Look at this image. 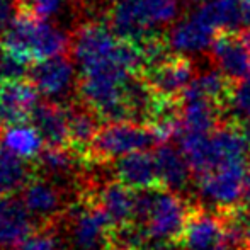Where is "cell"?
I'll use <instances>...</instances> for the list:
<instances>
[{
	"instance_id": "d6986e66",
	"label": "cell",
	"mask_w": 250,
	"mask_h": 250,
	"mask_svg": "<svg viewBox=\"0 0 250 250\" xmlns=\"http://www.w3.org/2000/svg\"><path fill=\"white\" fill-rule=\"evenodd\" d=\"M155 160H157L160 184H164L172 192L188 188L189 175L192 170L181 150L170 145H162L155 151Z\"/></svg>"
},
{
	"instance_id": "8992f818",
	"label": "cell",
	"mask_w": 250,
	"mask_h": 250,
	"mask_svg": "<svg viewBox=\"0 0 250 250\" xmlns=\"http://www.w3.org/2000/svg\"><path fill=\"white\" fill-rule=\"evenodd\" d=\"M247 165H231L216 168L206 175L198 177L199 196L206 203L221 209L233 208L245 196V174Z\"/></svg>"
},
{
	"instance_id": "7c38bea8",
	"label": "cell",
	"mask_w": 250,
	"mask_h": 250,
	"mask_svg": "<svg viewBox=\"0 0 250 250\" xmlns=\"http://www.w3.org/2000/svg\"><path fill=\"white\" fill-rule=\"evenodd\" d=\"M34 228V218L22 201L0 196V250L17 249Z\"/></svg>"
},
{
	"instance_id": "9a60e30c",
	"label": "cell",
	"mask_w": 250,
	"mask_h": 250,
	"mask_svg": "<svg viewBox=\"0 0 250 250\" xmlns=\"http://www.w3.org/2000/svg\"><path fill=\"white\" fill-rule=\"evenodd\" d=\"M182 245L188 250H216L227 249L225 223L209 213L191 214L181 237Z\"/></svg>"
},
{
	"instance_id": "6da1fadb",
	"label": "cell",
	"mask_w": 250,
	"mask_h": 250,
	"mask_svg": "<svg viewBox=\"0 0 250 250\" xmlns=\"http://www.w3.org/2000/svg\"><path fill=\"white\" fill-rule=\"evenodd\" d=\"M70 48L72 36H66L48 21L22 12H16V17L0 40V51L9 53L27 65L68 55Z\"/></svg>"
},
{
	"instance_id": "603a6c76",
	"label": "cell",
	"mask_w": 250,
	"mask_h": 250,
	"mask_svg": "<svg viewBox=\"0 0 250 250\" xmlns=\"http://www.w3.org/2000/svg\"><path fill=\"white\" fill-rule=\"evenodd\" d=\"M29 182L27 160L10 151L0 142V196H12Z\"/></svg>"
},
{
	"instance_id": "4316f807",
	"label": "cell",
	"mask_w": 250,
	"mask_h": 250,
	"mask_svg": "<svg viewBox=\"0 0 250 250\" xmlns=\"http://www.w3.org/2000/svg\"><path fill=\"white\" fill-rule=\"evenodd\" d=\"M14 2H16L17 12L46 21L48 17L55 16L58 12L63 0H14Z\"/></svg>"
},
{
	"instance_id": "f546056e",
	"label": "cell",
	"mask_w": 250,
	"mask_h": 250,
	"mask_svg": "<svg viewBox=\"0 0 250 250\" xmlns=\"http://www.w3.org/2000/svg\"><path fill=\"white\" fill-rule=\"evenodd\" d=\"M16 12L17 10L14 0H0V40H2L7 27L10 26V22L14 21Z\"/></svg>"
},
{
	"instance_id": "d4e9b609",
	"label": "cell",
	"mask_w": 250,
	"mask_h": 250,
	"mask_svg": "<svg viewBox=\"0 0 250 250\" xmlns=\"http://www.w3.org/2000/svg\"><path fill=\"white\" fill-rule=\"evenodd\" d=\"M40 167L48 177L65 179L73 174L77 167V158L63 146L46 148L40 155Z\"/></svg>"
},
{
	"instance_id": "ba28073f",
	"label": "cell",
	"mask_w": 250,
	"mask_h": 250,
	"mask_svg": "<svg viewBox=\"0 0 250 250\" xmlns=\"http://www.w3.org/2000/svg\"><path fill=\"white\" fill-rule=\"evenodd\" d=\"M249 151L250 143L242 133V129L231 128V126L216 128L209 135L206 167L201 175L209 174L216 168L231 167V165H247Z\"/></svg>"
},
{
	"instance_id": "30bf717a",
	"label": "cell",
	"mask_w": 250,
	"mask_h": 250,
	"mask_svg": "<svg viewBox=\"0 0 250 250\" xmlns=\"http://www.w3.org/2000/svg\"><path fill=\"white\" fill-rule=\"evenodd\" d=\"M194 80V68L192 63L186 56H168L165 62L146 70V82L150 87L165 99L181 97L184 90Z\"/></svg>"
},
{
	"instance_id": "5bb4252c",
	"label": "cell",
	"mask_w": 250,
	"mask_h": 250,
	"mask_svg": "<svg viewBox=\"0 0 250 250\" xmlns=\"http://www.w3.org/2000/svg\"><path fill=\"white\" fill-rule=\"evenodd\" d=\"M26 209L34 220L51 221L65 208L63 192L53 181L33 179L22 189V199Z\"/></svg>"
},
{
	"instance_id": "4dcf8cb0",
	"label": "cell",
	"mask_w": 250,
	"mask_h": 250,
	"mask_svg": "<svg viewBox=\"0 0 250 250\" xmlns=\"http://www.w3.org/2000/svg\"><path fill=\"white\" fill-rule=\"evenodd\" d=\"M242 133L245 135V138H247V142L250 143V116L247 119H244V126H242Z\"/></svg>"
},
{
	"instance_id": "836d02e7",
	"label": "cell",
	"mask_w": 250,
	"mask_h": 250,
	"mask_svg": "<svg viewBox=\"0 0 250 250\" xmlns=\"http://www.w3.org/2000/svg\"><path fill=\"white\" fill-rule=\"evenodd\" d=\"M184 2L191 3V5H196V7H199V5H203V3L209 2V0H184Z\"/></svg>"
},
{
	"instance_id": "44dd1931",
	"label": "cell",
	"mask_w": 250,
	"mask_h": 250,
	"mask_svg": "<svg viewBox=\"0 0 250 250\" xmlns=\"http://www.w3.org/2000/svg\"><path fill=\"white\" fill-rule=\"evenodd\" d=\"M0 142L24 160L40 157L46 145L40 131L27 123H16V125L5 126L2 136H0Z\"/></svg>"
},
{
	"instance_id": "5b68a950",
	"label": "cell",
	"mask_w": 250,
	"mask_h": 250,
	"mask_svg": "<svg viewBox=\"0 0 250 250\" xmlns=\"http://www.w3.org/2000/svg\"><path fill=\"white\" fill-rule=\"evenodd\" d=\"M27 80L33 82L40 96L53 102L63 101L79 87V73L75 72V62L70 55L53 56L33 63Z\"/></svg>"
},
{
	"instance_id": "9c48e42d",
	"label": "cell",
	"mask_w": 250,
	"mask_h": 250,
	"mask_svg": "<svg viewBox=\"0 0 250 250\" xmlns=\"http://www.w3.org/2000/svg\"><path fill=\"white\" fill-rule=\"evenodd\" d=\"M218 34L220 33L204 19L203 14L194 9L189 16L172 26L165 40L172 51L179 55H194L211 50V44Z\"/></svg>"
},
{
	"instance_id": "277c9868",
	"label": "cell",
	"mask_w": 250,
	"mask_h": 250,
	"mask_svg": "<svg viewBox=\"0 0 250 250\" xmlns=\"http://www.w3.org/2000/svg\"><path fill=\"white\" fill-rule=\"evenodd\" d=\"M157 142L151 128H145L140 123L119 121L109 123L99 129L90 151L99 158H121L135 151H143Z\"/></svg>"
},
{
	"instance_id": "3957f363",
	"label": "cell",
	"mask_w": 250,
	"mask_h": 250,
	"mask_svg": "<svg viewBox=\"0 0 250 250\" xmlns=\"http://www.w3.org/2000/svg\"><path fill=\"white\" fill-rule=\"evenodd\" d=\"M136 220L143 221V231L150 240L170 244L181 240L189 214L184 201L177 194L146 189L136 194Z\"/></svg>"
},
{
	"instance_id": "52a82bcc",
	"label": "cell",
	"mask_w": 250,
	"mask_h": 250,
	"mask_svg": "<svg viewBox=\"0 0 250 250\" xmlns=\"http://www.w3.org/2000/svg\"><path fill=\"white\" fill-rule=\"evenodd\" d=\"M109 228L111 223L99 204L73 208L68 225L70 247L72 250H105Z\"/></svg>"
},
{
	"instance_id": "e575fe53",
	"label": "cell",
	"mask_w": 250,
	"mask_h": 250,
	"mask_svg": "<svg viewBox=\"0 0 250 250\" xmlns=\"http://www.w3.org/2000/svg\"><path fill=\"white\" fill-rule=\"evenodd\" d=\"M216 250H227V249H216Z\"/></svg>"
},
{
	"instance_id": "8fae6325",
	"label": "cell",
	"mask_w": 250,
	"mask_h": 250,
	"mask_svg": "<svg viewBox=\"0 0 250 250\" xmlns=\"http://www.w3.org/2000/svg\"><path fill=\"white\" fill-rule=\"evenodd\" d=\"M40 92L31 80L0 83V125H16L31 118L40 104Z\"/></svg>"
},
{
	"instance_id": "d6a6232c",
	"label": "cell",
	"mask_w": 250,
	"mask_h": 250,
	"mask_svg": "<svg viewBox=\"0 0 250 250\" xmlns=\"http://www.w3.org/2000/svg\"><path fill=\"white\" fill-rule=\"evenodd\" d=\"M244 244H245V247H247L250 250V223H249V227H247V230H245V237H244Z\"/></svg>"
},
{
	"instance_id": "7a4b0ae2",
	"label": "cell",
	"mask_w": 250,
	"mask_h": 250,
	"mask_svg": "<svg viewBox=\"0 0 250 250\" xmlns=\"http://www.w3.org/2000/svg\"><path fill=\"white\" fill-rule=\"evenodd\" d=\"M179 10L181 0H116L109 24L121 40L140 43L170 26Z\"/></svg>"
},
{
	"instance_id": "7402d4cb",
	"label": "cell",
	"mask_w": 250,
	"mask_h": 250,
	"mask_svg": "<svg viewBox=\"0 0 250 250\" xmlns=\"http://www.w3.org/2000/svg\"><path fill=\"white\" fill-rule=\"evenodd\" d=\"M196 9L218 33H235L244 26L240 0H209Z\"/></svg>"
},
{
	"instance_id": "2e32d148",
	"label": "cell",
	"mask_w": 250,
	"mask_h": 250,
	"mask_svg": "<svg viewBox=\"0 0 250 250\" xmlns=\"http://www.w3.org/2000/svg\"><path fill=\"white\" fill-rule=\"evenodd\" d=\"M29 121L43 136L48 148L68 143V112L60 102H40L34 107Z\"/></svg>"
},
{
	"instance_id": "83f0119b",
	"label": "cell",
	"mask_w": 250,
	"mask_h": 250,
	"mask_svg": "<svg viewBox=\"0 0 250 250\" xmlns=\"http://www.w3.org/2000/svg\"><path fill=\"white\" fill-rule=\"evenodd\" d=\"M16 250H65L62 238L51 230L31 233Z\"/></svg>"
},
{
	"instance_id": "f1b7e54d",
	"label": "cell",
	"mask_w": 250,
	"mask_h": 250,
	"mask_svg": "<svg viewBox=\"0 0 250 250\" xmlns=\"http://www.w3.org/2000/svg\"><path fill=\"white\" fill-rule=\"evenodd\" d=\"M31 65L14 58L5 51H0V83L14 82V80H24L29 75Z\"/></svg>"
},
{
	"instance_id": "484cf974",
	"label": "cell",
	"mask_w": 250,
	"mask_h": 250,
	"mask_svg": "<svg viewBox=\"0 0 250 250\" xmlns=\"http://www.w3.org/2000/svg\"><path fill=\"white\" fill-rule=\"evenodd\" d=\"M228 107L230 112L238 119H247L250 116V73L245 79L238 80L237 85L231 89L228 96Z\"/></svg>"
},
{
	"instance_id": "cb8c5ba5",
	"label": "cell",
	"mask_w": 250,
	"mask_h": 250,
	"mask_svg": "<svg viewBox=\"0 0 250 250\" xmlns=\"http://www.w3.org/2000/svg\"><path fill=\"white\" fill-rule=\"evenodd\" d=\"M191 92L199 94V96L211 99L214 102H223L228 99L231 89H230V79L218 70H208V72L201 73L199 77H196L191 82V85L188 87Z\"/></svg>"
},
{
	"instance_id": "ac0fdd59",
	"label": "cell",
	"mask_w": 250,
	"mask_h": 250,
	"mask_svg": "<svg viewBox=\"0 0 250 250\" xmlns=\"http://www.w3.org/2000/svg\"><path fill=\"white\" fill-rule=\"evenodd\" d=\"M181 101L182 111L179 128L198 133H213L216 129L218 102L191 92L189 89L184 90Z\"/></svg>"
},
{
	"instance_id": "e0dca14e",
	"label": "cell",
	"mask_w": 250,
	"mask_h": 250,
	"mask_svg": "<svg viewBox=\"0 0 250 250\" xmlns=\"http://www.w3.org/2000/svg\"><path fill=\"white\" fill-rule=\"evenodd\" d=\"M99 208L111 227L121 230L136 220V194L123 182H109L99 194Z\"/></svg>"
},
{
	"instance_id": "1f68e13d",
	"label": "cell",
	"mask_w": 250,
	"mask_h": 250,
	"mask_svg": "<svg viewBox=\"0 0 250 250\" xmlns=\"http://www.w3.org/2000/svg\"><path fill=\"white\" fill-rule=\"evenodd\" d=\"M245 196L250 199V165L247 168V174H245Z\"/></svg>"
},
{
	"instance_id": "4fadbf2b",
	"label": "cell",
	"mask_w": 250,
	"mask_h": 250,
	"mask_svg": "<svg viewBox=\"0 0 250 250\" xmlns=\"http://www.w3.org/2000/svg\"><path fill=\"white\" fill-rule=\"evenodd\" d=\"M114 174L119 182L135 191L155 189V186L160 182L155 153L151 155L146 150L118 158L114 164Z\"/></svg>"
},
{
	"instance_id": "ffe728a7",
	"label": "cell",
	"mask_w": 250,
	"mask_h": 250,
	"mask_svg": "<svg viewBox=\"0 0 250 250\" xmlns=\"http://www.w3.org/2000/svg\"><path fill=\"white\" fill-rule=\"evenodd\" d=\"M68 112V143L77 151L90 150L97 133H99V116L82 102V105L72 104L66 107Z\"/></svg>"
}]
</instances>
